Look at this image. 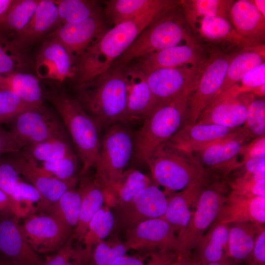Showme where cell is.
Listing matches in <instances>:
<instances>
[{
	"label": "cell",
	"mask_w": 265,
	"mask_h": 265,
	"mask_svg": "<svg viewBox=\"0 0 265 265\" xmlns=\"http://www.w3.org/2000/svg\"><path fill=\"white\" fill-rule=\"evenodd\" d=\"M179 5V0H173L167 5L107 29L75 65L74 78L78 84L87 82L108 71L113 62L127 50L148 26Z\"/></svg>",
	"instance_id": "6da1fadb"
},
{
	"label": "cell",
	"mask_w": 265,
	"mask_h": 265,
	"mask_svg": "<svg viewBox=\"0 0 265 265\" xmlns=\"http://www.w3.org/2000/svg\"><path fill=\"white\" fill-rule=\"evenodd\" d=\"M129 85L125 67H111L78 84L77 99L100 127L127 121Z\"/></svg>",
	"instance_id": "7a4b0ae2"
},
{
	"label": "cell",
	"mask_w": 265,
	"mask_h": 265,
	"mask_svg": "<svg viewBox=\"0 0 265 265\" xmlns=\"http://www.w3.org/2000/svg\"><path fill=\"white\" fill-rule=\"evenodd\" d=\"M198 82L159 105L144 119L133 137V152L139 161L146 163L157 148L182 127L186 116L189 97Z\"/></svg>",
	"instance_id": "3957f363"
},
{
	"label": "cell",
	"mask_w": 265,
	"mask_h": 265,
	"mask_svg": "<svg viewBox=\"0 0 265 265\" xmlns=\"http://www.w3.org/2000/svg\"><path fill=\"white\" fill-rule=\"evenodd\" d=\"M180 5L148 26L111 67H125L146 54L178 45L198 42L185 19Z\"/></svg>",
	"instance_id": "277c9868"
},
{
	"label": "cell",
	"mask_w": 265,
	"mask_h": 265,
	"mask_svg": "<svg viewBox=\"0 0 265 265\" xmlns=\"http://www.w3.org/2000/svg\"><path fill=\"white\" fill-rule=\"evenodd\" d=\"M44 96L54 106L70 134L82 162L79 176L85 175L96 167L98 160L100 127L77 99L56 92H48Z\"/></svg>",
	"instance_id": "5b68a950"
},
{
	"label": "cell",
	"mask_w": 265,
	"mask_h": 265,
	"mask_svg": "<svg viewBox=\"0 0 265 265\" xmlns=\"http://www.w3.org/2000/svg\"><path fill=\"white\" fill-rule=\"evenodd\" d=\"M146 163L154 185L163 186L166 195L197 183L205 184V169L193 153L169 140L157 148Z\"/></svg>",
	"instance_id": "8992f818"
},
{
	"label": "cell",
	"mask_w": 265,
	"mask_h": 265,
	"mask_svg": "<svg viewBox=\"0 0 265 265\" xmlns=\"http://www.w3.org/2000/svg\"><path fill=\"white\" fill-rule=\"evenodd\" d=\"M133 152V137L119 123L107 129L102 140L94 178L105 190L106 204L113 197Z\"/></svg>",
	"instance_id": "52a82bcc"
},
{
	"label": "cell",
	"mask_w": 265,
	"mask_h": 265,
	"mask_svg": "<svg viewBox=\"0 0 265 265\" xmlns=\"http://www.w3.org/2000/svg\"><path fill=\"white\" fill-rule=\"evenodd\" d=\"M225 191V187L222 186H204L186 229L178 238L177 254L185 256L196 247L225 202L227 196Z\"/></svg>",
	"instance_id": "ba28073f"
},
{
	"label": "cell",
	"mask_w": 265,
	"mask_h": 265,
	"mask_svg": "<svg viewBox=\"0 0 265 265\" xmlns=\"http://www.w3.org/2000/svg\"><path fill=\"white\" fill-rule=\"evenodd\" d=\"M236 53H227L218 50L210 53L199 80L189 97L183 126L196 123L203 110L220 89L229 62Z\"/></svg>",
	"instance_id": "9c48e42d"
},
{
	"label": "cell",
	"mask_w": 265,
	"mask_h": 265,
	"mask_svg": "<svg viewBox=\"0 0 265 265\" xmlns=\"http://www.w3.org/2000/svg\"><path fill=\"white\" fill-rule=\"evenodd\" d=\"M167 205L164 192L151 184L129 202L113 208V231H126L146 220L160 218L165 212Z\"/></svg>",
	"instance_id": "30bf717a"
},
{
	"label": "cell",
	"mask_w": 265,
	"mask_h": 265,
	"mask_svg": "<svg viewBox=\"0 0 265 265\" xmlns=\"http://www.w3.org/2000/svg\"><path fill=\"white\" fill-rule=\"evenodd\" d=\"M13 120L10 132L20 151L49 139L66 138L60 122L43 105L24 112Z\"/></svg>",
	"instance_id": "8fae6325"
},
{
	"label": "cell",
	"mask_w": 265,
	"mask_h": 265,
	"mask_svg": "<svg viewBox=\"0 0 265 265\" xmlns=\"http://www.w3.org/2000/svg\"><path fill=\"white\" fill-rule=\"evenodd\" d=\"M9 160L19 174L26 178L40 192L42 200L36 209L44 211L67 190L76 187L77 177L67 181L58 179L41 166L26 150L11 154Z\"/></svg>",
	"instance_id": "7c38bea8"
},
{
	"label": "cell",
	"mask_w": 265,
	"mask_h": 265,
	"mask_svg": "<svg viewBox=\"0 0 265 265\" xmlns=\"http://www.w3.org/2000/svg\"><path fill=\"white\" fill-rule=\"evenodd\" d=\"M106 22L101 9L82 21L59 25L48 37L58 41L65 47L75 65L106 31Z\"/></svg>",
	"instance_id": "4fadbf2b"
},
{
	"label": "cell",
	"mask_w": 265,
	"mask_h": 265,
	"mask_svg": "<svg viewBox=\"0 0 265 265\" xmlns=\"http://www.w3.org/2000/svg\"><path fill=\"white\" fill-rule=\"evenodd\" d=\"M21 227L29 246L40 253L58 250L72 235V229L48 214H29Z\"/></svg>",
	"instance_id": "5bb4252c"
},
{
	"label": "cell",
	"mask_w": 265,
	"mask_h": 265,
	"mask_svg": "<svg viewBox=\"0 0 265 265\" xmlns=\"http://www.w3.org/2000/svg\"><path fill=\"white\" fill-rule=\"evenodd\" d=\"M209 57L198 42H190L146 54L134 60L132 65L128 66L147 74L161 68L200 65Z\"/></svg>",
	"instance_id": "9a60e30c"
},
{
	"label": "cell",
	"mask_w": 265,
	"mask_h": 265,
	"mask_svg": "<svg viewBox=\"0 0 265 265\" xmlns=\"http://www.w3.org/2000/svg\"><path fill=\"white\" fill-rule=\"evenodd\" d=\"M206 62L198 66L159 69L145 74L157 106L197 82Z\"/></svg>",
	"instance_id": "2e32d148"
},
{
	"label": "cell",
	"mask_w": 265,
	"mask_h": 265,
	"mask_svg": "<svg viewBox=\"0 0 265 265\" xmlns=\"http://www.w3.org/2000/svg\"><path fill=\"white\" fill-rule=\"evenodd\" d=\"M124 243L128 250L151 251L159 249L163 253L177 252L178 241L169 224L162 218L146 220L125 231Z\"/></svg>",
	"instance_id": "e0dca14e"
},
{
	"label": "cell",
	"mask_w": 265,
	"mask_h": 265,
	"mask_svg": "<svg viewBox=\"0 0 265 265\" xmlns=\"http://www.w3.org/2000/svg\"><path fill=\"white\" fill-rule=\"evenodd\" d=\"M254 97L252 93L235 97L217 94L203 110L195 124L240 128L244 124L248 107Z\"/></svg>",
	"instance_id": "ac0fdd59"
},
{
	"label": "cell",
	"mask_w": 265,
	"mask_h": 265,
	"mask_svg": "<svg viewBox=\"0 0 265 265\" xmlns=\"http://www.w3.org/2000/svg\"><path fill=\"white\" fill-rule=\"evenodd\" d=\"M35 66L37 76L42 79L62 82L75 76V63L71 55L62 44L53 39L43 43Z\"/></svg>",
	"instance_id": "d6986e66"
},
{
	"label": "cell",
	"mask_w": 265,
	"mask_h": 265,
	"mask_svg": "<svg viewBox=\"0 0 265 265\" xmlns=\"http://www.w3.org/2000/svg\"><path fill=\"white\" fill-rule=\"evenodd\" d=\"M0 255L22 265H43L29 246L16 216L0 217Z\"/></svg>",
	"instance_id": "ffe728a7"
},
{
	"label": "cell",
	"mask_w": 265,
	"mask_h": 265,
	"mask_svg": "<svg viewBox=\"0 0 265 265\" xmlns=\"http://www.w3.org/2000/svg\"><path fill=\"white\" fill-rule=\"evenodd\" d=\"M243 222L265 224V196L250 197L231 191L212 225Z\"/></svg>",
	"instance_id": "44dd1931"
},
{
	"label": "cell",
	"mask_w": 265,
	"mask_h": 265,
	"mask_svg": "<svg viewBox=\"0 0 265 265\" xmlns=\"http://www.w3.org/2000/svg\"><path fill=\"white\" fill-rule=\"evenodd\" d=\"M58 24L57 7L54 0H41L27 24L8 39L23 51L45 35Z\"/></svg>",
	"instance_id": "7402d4cb"
},
{
	"label": "cell",
	"mask_w": 265,
	"mask_h": 265,
	"mask_svg": "<svg viewBox=\"0 0 265 265\" xmlns=\"http://www.w3.org/2000/svg\"><path fill=\"white\" fill-rule=\"evenodd\" d=\"M229 20L241 37L256 44H264L265 17L252 0H232L228 14Z\"/></svg>",
	"instance_id": "603a6c76"
},
{
	"label": "cell",
	"mask_w": 265,
	"mask_h": 265,
	"mask_svg": "<svg viewBox=\"0 0 265 265\" xmlns=\"http://www.w3.org/2000/svg\"><path fill=\"white\" fill-rule=\"evenodd\" d=\"M204 186V183H197L168 195L166 211L160 218L169 224L177 239L186 229L193 212L192 208H195Z\"/></svg>",
	"instance_id": "cb8c5ba5"
},
{
	"label": "cell",
	"mask_w": 265,
	"mask_h": 265,
	"mask_svg": "<svg viewBox=\"0 0 265 265\" xmlns=\"http://www.w3.org/2000/svg\"><path fill=\"white\" fill-rule=\"evenodd\" d=\"M241 128H229L207 124L185 125L168 140L178 147L193 153L234 134L240 131Z\"/></svg>",
	"instance_id": "d4e9b609"
},
{
	"label": "cell",
	"mask_w": 265,
	"mask_h": 265,
	"mask_svg": "<svg viewBox=\"0 0 265 265\" xmlns=\"http://www.w3.org/2000/svg\"><path fill=\"white\" fill-rule=\"evenodd\" d=\"M125 71L129 85L127 121L144 120L157 107L146 75L128 66Z\"/></svg>",
	"instance_id": "484cf974"
},
{
	"label": "cell",
	"mask_w": 265,
	"mask_h": 265,
	"mask_svg": "<svg viewBox=\"0 0 265 265\" xmlns=\"http://www.w3.org/2000/svg\"><path fill=\"white\" fill-rule=\"evenodd\" d=\"M78 189L81 196V206L72 237L73 239L82 241L90 220L106 204V196L103 188L94 176H81Z\"/></svg>",
	"instance_id": "4316f807"
},
{
	"label": "cell",
	"mask_w": 265,
	"mask_h": 265,
	"mask_svg": "<svg viewBox=\"0 0 265 265\" xmlns=\"http://www.w3.org/2000/svg\"><path fill=\"white\" fill-rule=\"evenodd\" d=\"M192 31L199 33L208 42L228 43L242 49L258 45L239 35L229 20L217 16H206L199 20Z\"/></svg>",
	"instance_id": "83f0119b"
},
{
	"label": "cell",
	"mask_w": 265,
	"mask_h": 265,
	"mask_svg": "<svg viewBox=\"0 0 265 265\" xmlns=\"http://www.w3.org/2000/svg\"><path fill=\"white\" fill-rule=\"evenodd\" d=\"M265 47L264 44L258 45L236 52L229 62L223 82L217 94L227 90L250 71L265 63Z\"/></svg>",
	"instance_id": "f1b7e54d"
},
{
	"label": "cell",
	"mask_w": 265,
	"mask_h": 265,
	"mask_svg": "<svg viewBox=\"0 0 265 265\" xmlns=\"http://www.w3.org/2000/svg\"><path fill=\"white\" fill-rule=\"evenodd\" d=\"M173 0H109L103 10L107 22L114 25L132 20L155 9L170 3Z\"/></svg>",
	"instance_id": "f546056e"
},
{
	"label": "cell",
	"mask_w": 265,
	"mask_h": 265,
	"mask_svg": "<svg viewBox=\"0 0 265 265\" xmlns=\"http://www.w3.org/2000/svg\"><path fill=\"white\" fill-rule=\"evenodd\" d=\"M229 224L212 225L195 248L203 265L226 260L228 256Z\"/></svg>",
	"instance_id": "4dcf8cb0"
},
{
	"label": "cell",
	"mask_w": 265,
	"mask_h": 265,
	"mask_svg": "<svg viewBox=\"0 0 265 265\" xmlns=\"http://www.w3.org/2000/svg\"><path fill=\"white\" fill-rule=\"evenodd\" d=\"M262 225L250 222L229 224L228 256L238 261L248 259Z\"/></svg>",
	"instance_id": "1f68e13d"
},
{
	"label": "cell",
	"mask_w": 265,
	"mask_h": 265,
	"mask_svg": "<svg viewBox=\"0 0 265 265\" xmlns=\"http://www.w3.org/2000/svg\"><path fill=\"white\" fill-rule=\"evenodd\" d=\"M0 89L11 91L35 106L43 105L44 94L39 80L31 74L17 72L0 75Z\"/></svg>",
	"instance_id": "d6a6232c"
},
{
	"label": "cell",
	"mask_w": 265,
	"mask_h": 265,
	"mask_svg": "<svg viewBox=\"0 0 265 265\" xmlns=\"http://www.w3.org/2000/svg\"><path fill=\"white\" fill-rule=\"evenodd\" d=\"M115 219L111 208L105 204L90 220L82 241L84 259L87 265L94 246L104 240L112 232Z\"/></svg>",
	"instance_id": "836d02e7"
},
{
	"label": "cell",
	"mask_w": 265,
	"mask_h": 265,
	"mask_svg": "<svg viewBox=\"0 0 265 265\" xmlns=\"http://www.w3.org/2000/svg\"><path fill=\"white\" fill-rule=\"evenodd\" d=\"M232 0H181V9L191 29L197 22L206 16H217L229 20L228 14Z\"/></svg>",
	"instance_id": "e575fe53"
},
{
	"label": "cell",
	"mask_w": 265,
	"mask_h": 265,
	"mask_svg": "<svg viewBox=\"0 0 265 265\" xmlns=\"http://www.w3.org/2000/svg\"><path fill=\"white\" fill-rule=\"evenodd\" d=\"M41 0H13L0 19V34L7 39L21 31L33 16Z\"/></svg>",
	"instance_id": "d590c367"
},
{
	"label": "cell",
	"mask_w": 265,
	"mask_h": 265,
	"mask_svg": "<svg viewBox=\"0 0 265 265\" xmlns=\"http://www.w3.org/2000/svg\"><path fill=\"white\" fill-rule=\"evenodd\" d=\"M81 206V196L76 187L66 191L55 202L44 211L67 227L73 229L77 225Z\"/></svg>",
	"instance_id": "8d00e7d4"
},
{
	"label": "cell",
	"mask_w": 265,
	"mask_h": 265,
	"mask_svg": "<svg viewBox=\"0 0 265 265\" xmlns=\"http://www.w3.org/2000/svg\"><path fill=\"white\" fill-rule=\"evenodd\" d=\"M152 184L150 179L136 169L124 171L117 189L107 205L110 208L131 201Z\"/></svg>",
	"instance_id": "74e56055"
},
{
	"label": "cell",
	"mask_w": 265,
	"mask_h": 265,
	"mask_svg": "<svg viewBox=\"0 0 265 265\" xmlns=\"http://www.w3.org/2000/svg\"><path fill=\"white\" fill-rule=\"evenodd\" d=\"M55 1L60 25L82 21L101 10L96 0H55Z\"/></svg>",
	"instance_id": "f35d334b"
},
{
	"label": "cell",
	"mask_w": 265,
	"mask_h": 265,
	"mask_svg": "<svg viewBox=\"0 0 265 265\" xmlns=\"http://www.w3.org/2000/svg\"><path fill=\"white\" fill-rule=\"evenodd\" d=\"M26 150L35 160L46 161L75 155L66 138H53L30 145Z\"/></svg>",
	"instance_id": "ab89813d"
},
{
	"label": "cell",
	"mask_w": 265,
	"mask_h": 265,
	"mask_svg": "<svg viewBox=\"0 0 265 265\" xmlns=\"http://www.w3.org/2000/svg\"><path fill=\"white\" fill-rule=\"evenodd\" d=\"M129 250L116 234L103 240L94 247L87 265H111L119 257L126 255Z\"/></svg>",
	"instance_id": "60d3db41"
},
{
	"label": "cell",
	"mask_w": 265,
	"mask_h": 265,
	"mask_svg": "<svg viewBox=\"0 0 265 265\" xmlns=\"http://www.w3.org/2000/svg\"><path fill=\"white\" fill-rule=\"evenodd\" d=\"M11 199L17 217L19 219L33 213L36 209L34 205L39 204L42 200L41 194L33 185L22 180L19 183Z\"/></svg>",
	"instance_id": "b9f144b4"
},
{
	"label": "cell",
	"mask_w": 265,
	"mask_h": 265,
	"mask_svg": "<svg viewBox=\"0 0 265 265\" xmlns=\"http://www.w3.org/2000/svg\"><path fill=\"white\" fill-rule=\"evenodd\" d=\"M27 62L23 51L0 34V75L22 72L26 69Z\"/></svg>",
	"instance_id": "7bdbcfd3"
},
{
	"label": "cell",
	"mask_w": 265,
	"mask_h": 265,
	"mask_svg": "<svg viewBox=\"0 0 265 265\" xmlns=\"http://www.w3.org/2000/svg\"><path fill=\"white\" fill-rule=\"evenodd\" d=\"M242 130L252 140L265 134V101L263 98L250 102Z\"/></svg>",
	"instance_id": "ee69618b"
},
{
	"label": "cell",
	"mask_w": 265,
	"mask_h": 265,
	"mask_svg": "<svg viewBox=\"0 0 265 265\" xmlns=\"http://www.w3.org/2000/svg\"><path fill=\"white\" fill-rule=\"evenodd\" d=\"M38 106L26 102L11 91L0 89V124L13 120L24 112Z\"/></svg>",
	"instance_id": "f6af8a7d"
},
{
	"label": "cell",
	"mask_w": 265,
	"mask_h": 265,
	"mask_svg": "<svg viewBox=\"0 0 265 265\" xmlns=\"http://www.w3.org/2000/svg\"><path fill=\"white\" fill-rule=\"evenodd\" d=\"M232 192L250 197L265 196V173L253 175H240L228 180Z\"/></svg>",
	"instance_id": "bcb514c9"
},
{
	"label": "cell",
	"mask_w": 265,
	"mask_h": 265,
	"mask_svg": "<svg viewBox=\"0 0 265 265\" xmlns=\"http://www.w3.org/2000/svg\"><path fill=\"white\" fill-rule=\"evenodd\" d=\"M265 84V62L253 69L241 80L227 90L219 93L227 97L252 93L256 88Z\"/></svg>",
	"instance_id": "7dc6e473"
},
{
	"label": "cell",
	"mask_w": 265,
	"mask_h": 265,
	"mask_svg": "<svg viewBox=\"0 0 265 265\" xmlns=\"http://www.w3.org/2000/svg\"><path fill=\"white\" fill-rule=\"evenodd\" d=\"M77 163L75 155L60 159L43 161L41 167L58 179L67 181L76 177Z\"/></svg>",
	"instance_id": "c3c4849f"
},
{
	"label": "cell",
	"mask_w": 265,
	"mask_h": 265,
	"mask_svg": "<svg viewBox=\"0 0 265 265\" xmlns=\"http://www.w3.org/2000/svg\"><path fill=\"white\" fill-rule=\"evenodd\" d=\"M21 180L19 174L9 160L0 157V189L10 198Z\"/></svg>",
	"instance_id": "681fc988"
},
{
	"label": "cell",
	"mask_w": 265,
	"mask_h": 265,
	"mask_svg": "<svg viewBox=\"0 0 265 265\" xmlns=\"http://www.w3.org/2000/svg\"><path fill=\"white\" fill-rule=\"evenodd\" d=\"M239 156H242L241 166L249 159L265 158V135L252 139L242 149Z\"/></svg>",
	"instance_id": "f907efd6"
},
{
	"label": "cell",
	"mask_w": 265,
	"mask_h": 265,
	"mask_svg": "<svg viewBox=\"0 0 265 265\" xmlns=\"http://www.w3.org/2000/svg\"><path fill=\"white\" fill-rule=\"evenodd\" d=\"M73 239L72 235L57 253L44 262L43 265H66L77 251L72 246Z\"/></svg>",
	"instance_id": "816d5d0a"
},
{
	"label": "cell",
	"mask_w": 265,
	"mask_h": 265,
	"mask_svg": "<svg viewBox=\"0 0 265 265\" xmlns=\"http://www.w3.org/2000/svg\"><path fill=\"white\" fill-rule=\"evenodd\" d=\"M250 257L253 258L254 265H265V228L264 225H262L260 228L249 258Z\"/></svg>",
	"instance_id": "f5cc1de1"
},
{
	"label": "cell",
	"mask_w": 265,
	"mask_h": 265,
	"mask_svg": "<svg viewBox=\"0 0 265 265\" xmlns=\"http://www.w3.org/2000/svg\"><path fill=\"white\" fill-rule=\"evenodd\" d=\"M21 151L10 132L0 128V157Z\"/></svg>",
	"instance_id": "db71d44e"
},
{
	"label": "cell",
	"mask_w": 265,
	"mask_h": 265,
	"mask_svg": "<svg viewBox=\"0 0 265 265\" xmlns=\"http://www.w3.org/2000/svg\"><path fill=\"white\" fill-rule=\"evenodd\" d=\"M244 169L242 175H253L265 173V158L248 160L242 166Z\"/></svg>",
	"instance_id": "11a10c76"
},
{
	"label": "cell",
	"mask_w": 265,
	"mask_h": 265,
	"mask_svg": "<svg viewBox=\"0 0 265 265\" xmlns=\"http://www.w3.org/2000/svg\"><path fill=\"white\" fill-rule=\"evenodd\" d=\"M7 216L17 217L11 198L0 189V217Z\"/></svg>",
	"instance_id": "9f6ffc18"
},
{
	"label": "cell",
	"mask_w": 265,
	"mask_h": 265,
	"mask_svg": "<svg viewBox=\"0 0 265 265\" xmlns=\"http://www.w3.org/2000/svg\"><path fill=\"white\" fill-rule=\"evenodd\" d=\"M146 265L143 260L135 257L128 256L126 255L116 259L111 265Z\"/></svg>",
	"instance_id": "6f0895ef"
},
{
	"label": "cell",
	"mask_w": 265,
	"mask_h": 265,
	"mask_svg": "<svg viewBox=\"0 0 265 265\" xmlns=\"http://www.w3.org/2000/svg\"><path fill=\"white\" fill-rule=\"evenodd\" d=\"M66 265H86L82 249L77 250L76 255Z\"/></svg>",
	"instance_id": "680465c9"
},
{
	"label": "cell",
	"mask_w": 265,
	"mask_h": 265,
	"mask_svg": "<svg viewBox=\"0 0 265 265\" xmlns=\"http://www.w3.org/2000/svg\"><path fill=\"white\" fill-rule=\"evenodd\" d=\"M13 0H0V19L6 13Z\"/></svg>",
	"instance_id": "91938a15"
},
{
	"label": "cell",
	"mask_w": 265,
	"mask_h": 265,
	"mask_svg": "<svg viewBox=\"0 0 265 265\" xmlns=\"http://www.w3.org/2000/svg\"><path fill=\"white\" fill-rule=\"evenodd\" d=\"M252 1L259 11L265 17V0H254Z\"/></svg>",
	"instance_id": "94428289"
},
{
	"label": "cell",
	"mask_w": 265,
	"mask_h": 265,
	"mask_svg": "<svg viewBox=\"0 0 265 265\" xmlns=\"http://www.w3.org/2000/svg\"><path fill=\"white\" fill-rule=\"evenodd\" d=\"M252 93L255 96L264 98L265 94V84L256 88Z\"/></svg>",
	"instance_id": "6125c7cd"
},
{
	"label": "cell",
	"mask_w": 265,
	"mask_h": 265,
	"mask_svg": "<svg viewBox=\"0 0 265 265\" xmlns=\"http://www.w3.org/2000/svg\"><path fill=\"white\" fill-rule=\"evenodd\" d=\"M0 265H22L19 263L8 260L0 255Z\"/></svg>",
	"instance_id": "be15d7a7"
},
{
	"label": "cell",
	"mask_w": 265,
	"mask_h": 265,
	"mask_svg": "<svg viewBox=\"0 0 265 265\" xmlns=\"http://www.w3.org/2000/svg\"><path fill=\"white\" fill-rule=\"evenodd\" d=\"M205 265H229L228 264L226 260H224L221 261L210 263Z\"/></svg>",
	"instance_id": "e7e4bbea"
},
{
	"label": "cell",
	"mask_w": 265,
	"mask_h": 265,
	"mask_svg": "<svg viewBox=\"0 0 265 265\" xmlns=\"http://www.w3.org/2000/svg\"><path fill=\"white\" fill-rule=\"evenodd\" d=\"M151 265H153L152 264Z\"/></svg>",
	"instance_id": "03108f58"
},
{
	"label": "cell",
	"mask_w": 265,
	"mask_h": 265,
	"mask_svg": "<svg viewBox=\"0 0 265 265\" xmlns=\"http://www.w3.org/2000/svg\"></svg>",
	"instance_id": "003e7915"
}]
</instances>
